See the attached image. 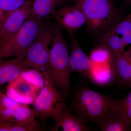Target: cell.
Instances as JSON below:
<instances>
[{"label":"cell","mask_w":131,"mask_h":131,"mask_svg":"<svg viewBox=\"0 0 131 131\" xmlns=\"http://www.w3.org/2000/svg\"><path fill=\"white\" fill-rule=\"evenodd\" d=\"M6 14V13L5 11L0 8V25L5 19Z\"/></svg>","instance_id":"cell-27"},{"label":"cell","mask_w":131,"mask_h":131,"mask_svg":"<svg viewBox=\"0 0 131 131\" xmlns=\"http://www.w3.org/2000/svg\"><path fill=\"white\" fill-rule=\"evenodd\" d=\"M101 44L110 52V58L121 54L128 46L124 38L120 35L108 33L102 37Z\"/></svg>","instance_id":"cell-16"},{"label":"cell","mask_w":131,"mask_h":131,"mask_svg":"<svg viewBox=\"0 0 131 131\" xmlns=\"http://www.w3.org/2000/svg\"><path fill=\"white\" fill-rule=\"evenodd\" d=\"M53 44L50 52L49 65L46 71L49 77L57 87L68 94L70 90L71 72L68 45L62 28L56 23Z\"/></svg>","instance_id":"cell-3"},{"label":"cell","mask_w":131,"mask_h":131,"mask_svg":"<svg viewBox=\"0 0 131 131\" xmlns=\"http://www.w3.org/2000/svg\"><path fill=\"white\" fill-rule=\"evenodd\" d=\"M127 45H131V30L124 36H122Z\"/></svg>","instance_id":"cell-26"},{"label":"cell","mask_w":131,"mask_h":131,"mask_svg":"<svg viewBox=\"0 0 131 131\" xmlns=\"http://www.w3.org/2000/svg\"><path fill=\"white\" fill-rule=\"evenodd\" d=\"M102 131H131L130 125L118 110L100 127Z\"/></svg>","instance_id":"cell-17"},{"label":"cell","mask_w":131,"mask_h":131,"mask_svg":"<svg viewBox=\"0 0 131 131\" xmlns=\"http://www.w3.org/2000/svg\"><path fill=\"white\" fill-rule=\"evenodd\" d=\"M45 84L32 104L35 118L42 121L49 118L55 119L66 106L67 94L59 89L49 77L46 71L42 73Z\"/></svg>","instance_id":"cell-4"},{"label":"cell","mask_w":131,"mask_h":131,"mask_svg":"<svg viewBox=\"0 0 131 131\" xmlns=\"http://www.w3.org/2000/svg\"><path fill=\"white\" fill-rule=\"evenodd\" d=\"M70 36L69 65L71 72L80 73L89 78L93 64L89 57L80 47L75 35Z\"/></svg>","instance_id":"cell-10"},{"label":"cell","mask_w":131,"mask_h":131,"mask_svg":"<svg viewBox=\"0 0 131 131\" xmlns=\"http://www.w3.org/2000/svg\"><path fill=\"white\" fill-rule=\"evenodd\" d=\"M55 24L44 21L34 42L28 49L25 62L28 67L43 73L49 68L50 52L49 45L52 42L56 32Z\"/></svg>","instance_id":"cell-5"},{"label":"cell","mask_w":131,"mask_h":131,"mask_svg":"<svg viewBox=\"0 0 131 131\" xmlns=\"http://www.w3.org/2000/svg\"><path fill=\"white\" fill-rule=\"evenodd\" d=\"M55 124L51 130H58L60 127L63 131H89L92 130L83 120L73 114L66 106L59 115L54 119Z\"/></svg>","instance_id":"cell-12"},{"label":"cell","mask_w":131,"mask_h":131,"mask_svg":"<svg viewBox=\"0 0 131 131\" xmlns=\"http://www.w3.org/2000/svg\"><path fill=\"white\" fill-rule=\"evenodd\" d=\"M127 4L129 5H131V0H124Z\"/></svg>","instance_id":"cell-28"},{"label":"cell","mask_w":131,"mask_h":131,"mask_svg":"<svg viewBox=\"0 0 131 131\" xmlns=\"http://www.w3.org/2000/svg\"><path fill=\"white\" fill-rule=\"evenodd\" d=\"M94 83L100 86L108 85L115 80L111 64L108 66L95 67L93 65L89 77Z\"/></svg>","instance_id":"cell-15"},{"label":"cell","mask_w":131,"mask_h":131,"mask_svg":"<svg viewBox=\"0 0 131 131\" xmlns=\"http://www.w3.org/2000/svg\"><path fill=\"white\" fill-rule=\"evenodd\" d=\"M26 0H0V8L5 12H12L24 4Z\"/></svg>","instance_id":"cell-25"},{"label":"cell","mask_w":131,"mask_h":131,"mask_svg":"<svg viewBox=\"0 0 131 131\" xmlns=\"http://www.w3.org/2000/svg\"><path fill=\"white\" fill-rule=\"evenodd\" d=\"M51 15L59 26L67 31L69 35H74L76 31L86 23L83 12L74 5L57 9Z\"/></svg>","instance_id":"cell-8"},{"label":"cell","mask_w":131,"mask_h":131,"mask_svg":"<svg viewBox=\"0 0 131 131\" xmlns=\"http://www.w3.org/2000/svg\"><path fill=\"white\" fill-rule=\"evenodd\" d=\"M0 58V89L20 75L24 71L30 69L26 64L25 58L17 57L10 60Z\"/></svg>","instance_id":"cell-11"},{"label":"cell","mask_w":131,"mask_h":131,"mask_svg":"<svg viewBox=\"0 0 131 131\" xmlns=\"http://www.w3.org/2000/svg\"><path fill=\"white\" fill-rule=\"evenodd\" d=\"M44 21L29 15L12 41L0 50V58L12 56L25 58L28 49L41 30Z\"/></svg>","instance_id":"cell-6"},{"label":"cell","mask_w":131,"mask_h":131,"mask_svg":"<svg viewBox=\"0 0 131 131\" xmlns=\"http://www.w3.org/2000/svg\"><path fill=\"white\" fill-rule=\"evenodd\" d=\"M131 57V46L121 54L110 58V63L115 76L120 84L131 88L130 59Z\"/></svg>","instance_id":"cell-13"},{"label":"cell","mask_w":131,"mask_h":131,"mask_svg":"<svg viewBox=\"0 0 131 131\" xmlns=\"http://www.w3.org/2000/svg\"><path fill=\"white\" fill-rule=\"evenodd\" d=\"M20 76L39 91L44 86L45 79L43 75L37 70L28 69L23 71Z\"/></svg>","instance_id":"cell-20"},{"label":"cell","mask_w":131,"mask_h":131,"mask_svg":"<svg viewBox=\"0 0 131 131\" xmlns=\"http://www.w3.org/2000/svg\"><path fill=\"white\" fill-rule=\"evenodd\" d=\"M19 104L0 91V118L13 122L15 112Z\"/></svg>","instance_id":"cell-19"},{"label":"cell","mask_w":131,"mask_h":131,"mask_svg":"<svg viewBox=\"0 0 131 131\" xmlns=\"http://www.w3.org/2000/svg\"><path fill=\"white\" fill-rule=\"evenodd\" d=\"M66 0H33L30 15L43 21L59 7L66 6Z\"/></svg>","instance_id":"cell-14"},{"label":"cell","mask_w":131,"mask_h":131,"mask_svg":"<svg viewBox=\"0 0 131 131\" xmlns=\"http://www.w3.org/2000/svg\"><path fill=\"white\" fill-rule=\"evenodd\" d=\"M131 30V13L108 32L123 36Z\"/></svg>","instance_id":"cell-24"},{"label":"cell","mask_w":131,"mask_h":131,"mask_svg":"<svg viewBox=\"0 0 131 131\" xmlns=\"http://www.w3.org/2000/svg\"><path fill=\"white\" fill-rule=\"evenodd\" d=\"M83 12L87 29L91 33L102 34L112 30L122 21L121 14L113 0H70Z\"/></svg>","instance_id":"cell-2"},{"label":"cell","mask_w":131,"mask_h":131,"mask_svg":"<svg viewBox=\"0 0 131 131\" xmlns=\"http://www.w3.org/2000/svg\"><path fill=\"white\" fill-rule=\"evenodd\" d=\"M110 57L108 50L101 45L91 51L89 57L93 65H100L110 62Z\"/></svg>","instance_id":"cell-22"},{"label":"cell","mask_w":131,"mask_h":131,"mask_svg":"<svg viewBox=\"0 0 131 131\" xmlns=\"http://www.w3.org/2000/svg\"><path fill=\"white\" fill-rule=\"evenodd\" d=\"M33 0H26L18 9L6 13L0 25V50L12 41L30 14Z\"/></svg>","instance_id":"cell-7"},{"label":"cell","mask_w":131,"mask_h":131,"mask_svg":"<svg viewBox=\"0 0 131 131\" xmlns=\"http://www.w3.org/2000/svg\"><path fill=\"white\" fill-rule=\"evenodd\" d=\"M114 99L87 87L78 90L71 104L76 115L84 122L100 127L113 114Z\"/></svg>","instance_id":"cell-1"},{"label":"cell","mask_w":131,"mask_h":131,"mask_svg":"<svg viewBox=\"0 0 131 131\" xmlns=\"http://www.w3.org/2000/svg\"><path fill=\"white\" fill-rule=\"evenodd\" d=\"M13 122L19 124L40 126V124L35 120L32 109L28 105L19 103L15 112Z\"/></svg>","instance_id":"cell-18"},{"label":"cell","mask_w":131,"mask_h":131,"mask_svg":"<svg viewBox=\"0 0 131 131\" xmlns=\"http://www.w3.org/2000/svg\"><path fill=\"white\" fill-rule=\"evenodd\" d=\"M40 91L19 76L8 83L6 94L17 103L32 105Z\"/></svg>","instance_id":"cell-9"},{"label":"cell","mask_w":131,"mask_h":131,"mask_svg":"<svg viewBox=\"0 0 131 131\" xmlns=\"http://www.w3.org/2000/svg\"><path fill=\"white\" fill-rule=\"evenodd\" d=\"M40 127L16 123L0 118V131H38Z\"/></svg>","instance_id":"cell-23"},{"label":"cell","mask_w":131,"mask_h":131,"mask_svg":"<svg viewBox=\"0 0 131 131\" xmlns=\"http://www.w3.org/2000/svg\"><path fill=\"white\" fill-rule=\"evenodd\" d=\"M114 106L129 122L131 127V90L125 97L114 100Z\"/></svg>","instance_id":"cell-21"}]
</instances>
